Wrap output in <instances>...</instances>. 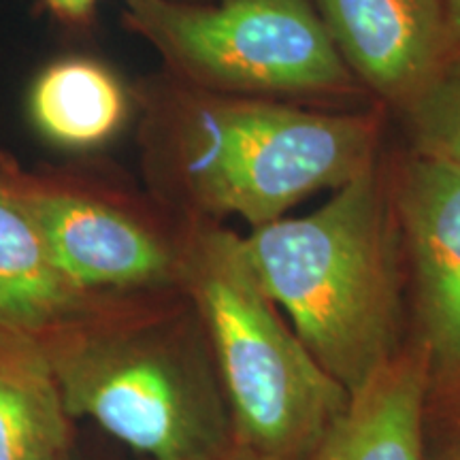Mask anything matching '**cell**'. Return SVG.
Wrapping results in <instances>:
<instances>
[{
    "instance_id": "6da1fadb",
    "label": "cell",
    "mask_w": 460,
    "mask_h": 460,
    "mask_svg": "<svg viewBox=\"0 0 460 460\" xmlns=\"http://www.w3.org/2000/svg\"><path fill=\"white\" fill-rule=\"evenodd\" d=\"M132 101L149 194L188 220L264 226L376 164L369 115L216 94L166 73L141 79Z\"/></svg>"
},
{
    "instance_id": "7a4b0ae2",
    "label": "cell",
    "mask_w": 460,
    "mask_h": 460,
    "mask_svg": "<svg viewBox=\"0 0 460 460\" xmlns=\"http://www.w3.org/2000/svg\"><path fill=\"white\" fill-rule=\"evenodd\" d=\"M73 420L152 460L230 447L209 343L183 292L113 298L37 339Z\"/></svg>"
},
{
    "instance_id": "3957f363",
    "label": "cell",
    "mask_w": 460,
    "mask_h": 460,
    "mask_svg": "<svg viewBox=\"0 0 460 460\" xmlns=\"http://www.w3.org/2000/svg\"><path fill=\"white\" fill-rule=\"evenodd\" d=\"M243 245L264 295L349 394L396 354L401 234L376 164L312 214L252 228Z\"/></svg>"
},
{
    "instance_id": "277c9868",
    "label": "cell",
    "mask_w": 460,
    "mask_h": 460,
    "mask_svg": "<svg viewBox=\"0 0 460 460\" xmlns=\"http://www.w3.org/2000/svg\"><path fill=\"white\" fill-rule=\"evenodd\" d=\"M181 292L209 343L230 447L245 460H303L352 394L288 329L243 237L220 222L190 220Z\"/></svg>"
},
{
    "instance_id": "5b68a950",
    "label": "cell",
    "mask_w": 460,
    "mask_h": 460,
    "mask_svg": "<svg viewBox=\"0 0 460 460\" xmlns=\"http://www.w3.org/2000/svg\"><path fill=\"white\" fill-rule=\"evenodd\" d=\"M122 22L205 92L290 101L356 84L312 0H122Z\"/></svg>"
},
{
    "instance_id": "8992f818",
    "label": "cell",
    "mask_w": 460,
    "mask_h": 460,
    "mask_svg": "<svg viewBox=\"0 0 460 460\" xmlns=\"http://www.w3.org/2000/svg\"><path fill=\"white\" fill-rule=\"evenodd\" d=\"M11 186L56 261L96 296L181 292L188 217L92 166H22L0 154Z\"/></svg>"
},
{
    "instance_id": "52a82bcc",
    "label": "cell",
    "mask_w": 460,
    "mask_h": 460,
    "mask_svg": "<svg viewBox=\"0 0 460 460\" xmlns=\"http://www.w3.org/2000/svg\"><path fill=\"white\" fill-rule=\"evenodd\" d=\"M339 56L373 94L405 109L454 56L441 0H312Z\"/></svg>"
},
{
    "instance_id": "ba28073f",
    "label": "cell",
    "mask_w": 460,
    "mask_h": 460,
    "mask_svg": "<svg viewBox=\"0 0 460 460\" xmlns=\"http://www.w3.org/2000/svg\"><path fill=\"white\" fill-rule=\"evenodd\" d=\"M416 279L424 345L439 371L460 369V166L422 154L402 164L393 194Z\"/></svg>"
},
{
    "instance_id": "9c48e42d",
    "label": "cell",
    "mask_w": 460,
    "mask_h": 460,
    "mask_svg": "<svg viewBox=\"0 0 460 460\" xmlns=\"http://www.w3.org/2000/svg\"><path fill=\"white\" fill-rule=\"evenodd\" d=\"M429 367L424 343L396 352L303 460H424Z\"/></svg>"
},
{
    "instance_id": "30bf717a",
    "label": "cell",
    "mask_w": 460,
    "mask_h": 460,
    "mask_svg": "<svg viewBox=\"0 0 460 460\" xmlns=\"http://www.w3.org/2000/svg\"><path fill=\"white\" fill-rule=\"evenodd\" d=\"M124 296H96L68 278L24 200L0 169V326L41 339Z\"/></svg>"
},
{
    "instance_id": "8fae6325",
    "label": "cell",
    "mask_w": 460,
    "mask_h": 460,
    "mask_svg": "<svg viewBox=\"0 0 460 460\" xmlns=\"http://www.w3.org/2000/svg\"><path fill=\"white\" fill-rule=\"evenodd\" d=\"M132 92L107 65L84 56L62 58L37 75L28 113L39 135L68 152H94L124 128Z\"/></svg>"
},
{
    "instance_id": "7c38bea8",
    "label": "cell",
    "mask_w": 460,
    "mask_h": 460,
    "mask_svg": "<svg viewBox=\"0 0 460 460\" xmlns=\"http://www.w3.org/2000/svg\"><path fill=\"white\" fill-rule=\"evenodd\" d=\"M73 422L41 343L0 326V460H66Z\"/></svg>"
},
{
    "instance_id": "4fadbf2b",
    "label": "cell",
    "mask_w": 460,
    "mask_h": 460,
    "mask_svg": "<svg viewBox=\"0 0 460 460\" xmlns=\"http://www.w3.org/2000/svg\"><path fill=\"white\" fill-rule=\"evenodd\" d=\"M402 111L416 154L460 166V54Z\"/></svg>"
},
{
    "instance_id": "5bb4252c",
    "label": "cell",
    "mask_w": 460,
    "mask_h": 460,
    "mask_svg": "<svg viewBox=\"0 0 460 460\" xmlns=\"http://www.w3.org/2000/svg\"><path fill=\"white\" fill-rule=\"evenodd\" d=\"M48 11L62 24L84 28L96 15L99 0H41Z\"/></svg>"
},
{
    "instance_id": "9a60e30c",
    "label": "cell",
    "mask_w": 460,
    "mask_h": 460,
    "mask_svg": "<svg viewBox=\"0 0 460 460\" xmlns=\"http://www.w3.org/2000/svg\"><path fill=\"white\" fill-rule=\"evenodd\" d=\"M446 9L447 28L454 45V54H460V0H441Z\"/></svg>"
},
{
    "instance_id": "2e32d148",
    "label": "cell",
    "mask_w": 460,
    "mask_h": 460,
    "mask_svg": "<svg viewBox=\"0 0 460 460\" xmlns=\"http://www.w3.org/2000/svg\"><path fill=\"white\" fill-rule=\"evenodd\" d=\"M435 460H460V422L452 429V433L447 435L446 446L441 447Z\"/></svg>"
},
{
    "instance_id": "e0dca14e",
    "label": "cell",
    "mask_w": 460,
    "mask_h": 460,
    "mask_svg": "<svg viewBox=\"0 0 460 460\" xmlns=\"http://www.w3.org/2000/svg\"><path fill=\"white\" fill-rule=\"evenodd\" d=\"M197 460H245L241 454H237L233 450V447H228V450H224L220 454H214V456H205V458H197Z\"/></svg>"
},
{
    "instance_id": "ac0fdd59",
    "label": "cell",
    "mask_w": 460,
    "mask_h": 460,
    "mask_svg": "<svg viewBox=\"0 0 460 460\" xmlns=\"http://www.w3.org/2000/svg\"><path fill=\"white\" fill-rule=\"evenodd\" d=\"M66 460H75V458H73V454H71V456H68V458H66Z\"/></svg>"
}]
</instances>
